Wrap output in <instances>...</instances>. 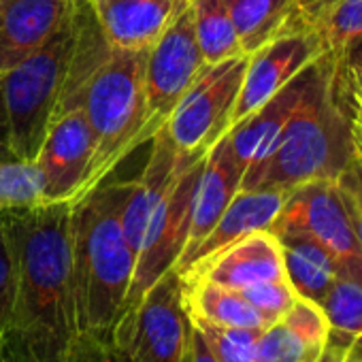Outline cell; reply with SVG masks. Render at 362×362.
<instances>
[{
	"label": "cell",
	"mask_w": 362,
	"mask_h": 362,
	"mask_svg": "<svg viewBox=\"0 0 362 362\" xmlns=\"http://www.w3.org/2000/svg\"><path fill=\"white\" fill-rule=\"evenodd\" d=\"M313 3H317V0H296L298 9H305V7H311Z\"/></svg>",
	"instance_id": "39"
},
{
	"label": "cell",
	"mask_w": 362,
	"mask_h": 362,
	"mask_svg": "<svg viewBox=\"0 0 362 362\" xmlns=\"http://www.w3.org/2000/svg\"><path fill=\"white\" fill-rule=\"evenodd\" d=\"M351 109H354V105H351ZM354 130H356V149L362 156V122L358 119L356 109H354Z\"/></svg>",
	"instance_id": "36"
},
{
	"label": "cell",
	"mask_w": 362,
	"mask_h": 362,
	"mask_svg": "<svg viewBox=\"0 0 362 362\" xmlns=\"http://www.w3.org/2000/svg\"><path fill=\"white\" fill-rule=\"evenodd\" d=\"M9 239L16 298L5 334L43 362H66L77 337L73 286V203H41L0 216Z\"/></svg>",
	"instance_id": "1"
},
{
	"label": "cell",
	"mask_w": 362,
	"mask_h": 362,
	"mask_svg": "<svg viewBox=\"0 0 362 362\" xmlns=\"http://www.w3.org/2000/svg\"><path fill=\"white\" fill-rule=\"evenodd\" d=\"M184 279H207L233 290L254 284L286 279L284 252L279 239L271 230L252 233L218 254L194 262L181 273Z\"/></svg>",
	"instance_id": "14"
},
{
	"label": "cell",
	"mask_w": 362,
	"mask_h": 362,
	"mask_svg": "<svg viewBox=\"0 0 362 362\" xmlns=\"http://www.w3.org/2000/svg\"><path fill=\"white\" fill-rule=\"evenodd\" d=\"M330 62V56H320L317 60H313L273 98H269L262 107H258L254 113L243 117L226 132L233 153L243 168V175L273 151L292 115L326 77Z\"/></svg>",
	"instance_id": "12"
},
{
	"label": "cell",
	"mask_w": 362,
	"mask_h": 362,
	"mask_svg": "<svg viewBox=\"0 0 362 362\" xmlns=\"http://www.w3.org/2000/svg\"><path fill=\"white\" fill-rule=\"evenodd\" d=\"M190 7L205 64H218L237 56H247L241 49L237 30L222 0H190Z\"/></svg>",
	"instance_id": "24"
},
{
	"label": "cell",
	"mask_w": 362,
	"mask_h": 362,
	"mask_svg": "<svg viewBox=\"0 0 362 362\" xmlns=\"http://www.w3.org/2000/svg\"><path fill=\"white\" fill-rule=\"evenodd\" d=\"M181 362H218L211 354V349L207 347V343L203 341L201 332L192 326V332H190V341H188V347H186V354L181 358Z\"/></svg>",
	"instance_id": "35"
},
{
	"label": "cell",
	"mask_w": 362,
	"mask_h": 362,
	"mask_svg": "<svg viewBox=\"0 0 362 362\" xmlns=\"http://www.w3.org/2000/svg\"><path fill=\"white\" fill-rule=\"evenodd\" d=\"M345 362H362V343L354 345V349H351V354H349V358Z\"/></svg>",
	"instance_id": "37"
},
{
	"label": "cell",
	"mask_w": 362,
	"mask_h": 362,
	"mask_svg": "<svg viewBox=\"0 0 362 362\" xmlns=\"http://www.w3.org/2000/svg\"><path fill=\"white\" fill-rule=\"evenodd\" d=\"M0 158H9L7 151H5V147H3V143H0Z\"/></svg>",
	"instance_id": "40"
},
{
	"label": "cell",
	"mask_w": 362,
	"mask_h": 362,
	"mask_svg": "<svg viewBox=\"0 0 362 362\" xmlns=\"http://www.w3.org/2000/svg\"><path fill=\"white\" fill-rule=\"evenodd\" d=\"M203 162H205V153L192 160L181 170L177 181L170 186V190L166 192L158 209L153 211L145 239L136 254L134 275H132V284L128 290L124 313L132 309L139 303V298L164 273L177 269V262L188 243L194 190H197V181H199Z\"/></svg>",
	"instance_id": "10"
},
{
	"label": "cell",
	"mask_w": 362,
	"mask_h": 362,
	"mask_svg": "<svg viewBox=\"0 0 362 362\" xmlns=\"http://www.w3.org/2000/svg\"><path fill=\"white\" fill-rule=\"evenodd\" d=\"M320 58L315 41L303 30H288L250 54L241 90L233 109L230 128L262 107L303 69Z\"/></svg>",
	"instance_id": "13"
},
{
	"label": "cell",
	"mask_w": 362,
	"mask_h": 362,
	"mask_svg": "<svg viewBox=\"0 0 362 362\" xmlns=\"http://www.w3.org/2000/svg\"><path fill=\"white\" fill-rule=\"evenodd\" d=\"M96 139L81 107L56 115L35 162L43 175V203H75L86 186Z\"/></svg>",
	"instance_id": "11"
},
{
	"label": "cell",
	"mask_w": 362,
	"mask_h": 362,
	"mask_svg": "<svg viewBox=\"0 0 362 362\" xmlns=\"http://www.w3.org/2000/svg\"><path fill=\"white\" fill-rule=\"evenodd\" d=\"M205 69L199 49L190 0H177V7L147 52L145 64V113L136 147L151 143L173 109Z\"/></svg>",
	"instance_id": "6"
},
{
	"label": "cell",
	"mask_w": 362,
	"mask_h": 362,
	"mask_svg": "<svg viewBox=\"0 0 362 362\" xmlns=\"http://www.w3.org/2000/svg\"><path fill=\"white\" fill-rule=\"evenodd\" d=\"M275 237L281 243L286 279L296 296L322 305L332 284L341 277L334 258L303 233H279Z\"/></svg>",
	"instance_id": "21"
},
{
	"label": "cell",
	"mask_w": 362,
	"mask_h": 362,
	"mask_svg": "<svg viewBox=\"0 0 362 362\" xmlns=\"http://www.w3.org/2000/svg\"><path fill=\"white\" fill-rule=\"evenodd\" d=\"M43 203V175L35 160L0 158V216Z\"/></svg>",
	"instance_id": "25"
},
{
	"label": "cell",
	"mask_w": 362,
	"mask_h": 362,
	"mask_svg": "<svg viewBox=\"0 0 362 362\" xmlns=\"http://www.w3.org/2000/svg\"><path fill=\"white\" fill-rule=\"evenodd\" d=\"M241 181H243V168L233 153L228 134H224L205 153V162L194 190L188 243L177 262V273L188 264L194 250L218 224V220L222 218L235 194L241 190Z\"/></svg>",
	"instance_id": "15"
},
{
	"label": "cell",
	"mask_w": 362,
	"mask_h": 362,
	"mask_svg": "<svg viewBox=\"0 0 362 362\" xmlns=\"http://www.w3.org/2000/svg\"><path fill=\"white\" fill-rule=\"evenodd\" d=\"M190 332L181 275L173 269L119 317L111 347L124 362H181Z\"/></svg>",
	"instance_id": "7"
},
{
	"label": "cell",
	"mask_w": 362,
	"mask_h": 362,
	"mask_svg": "<svg viewBox=\"0 0 362 362\" xmlns=\"http://www.w3.org/2000/svg\"><path fill=\"white\" fill-rule=\"evenodd\" d=\"M356 153L354 109L332 58L326 77L292 115L273 151L245 170L241 190L290 192L309 181H334Z\"/></svg>",
	"instance_id": "3"
},
{
	"label": "cell",
	"mask_w": 362,
	"mask_h": 362,
	"mask_svg": "<svg viewBox=\"0 0 362 362\" xmlns=\"http://www.w3.org/2000/svg\"><path fill=\"white\" fill-rule=\"evenodd\" d=\"M147 52L149 47H111L77 92L73 109H83L96 139L94 158L79 199L109 179L115 166L136 149L145 113Z\"/></svg>",
	"instance_id": "4"
},
{
	"label": "cell",
	"mask_w": 362,
	"mask_h": 362,
	"mask_svg": "<svg viewBox=\"0 0 362 362\" xmlns=\"http://www.w3.org/2000/svg\"><path fill=\"white\" fill-rule=\"evenodd\" d=\"M354 345H356V339L354 337H347L343 332L330 330L328 343L324 345V349L320 351V356L313 358L311 362H345L349 358Z\"/></svg>",
	"instance_id": "33"
},
{
	"label": "cell",
	"mask_w": 362,
	"mask_h": 362,
	"mask_svg": "<svg viewBox=\"0 0 362 362\" xmlns=\"http://www.w3.org/2000/svg\"><path fill=\"white\" fill-rule=\"evenodd\" d=\"M330 337L324 309L296 296L292 307L258 334L256 362H311Z\"/></svg>",
	"instance_id": "17"
},
{
	"label": "cell",
	"mask_w": 362,
	"mask_h": 362,
	"mask_svg": "<svg viewBox=\"0 0 362 362\" xmlns=\"http://www.w3.org/2000/svg\"><path fill=\"white\" fill-rule=\"evenodd\" d=\"M286 197L288 192L284 190H239L222 214V218L218 220V224L194 250L188 264L179 271V275L188 271L194 262L218 254L220 250L233 245L235 241L252 233L271 230L286 203Z\"/></svg>",
	"instance_id": "19"
},
{
	"label": "cell",
	"mask_w": 362,
	"mask_h": 362,
	"mask_svg": "<svg viewBox=\"0 0 362 362\" xmlns=\"http://www.w3.org/2000/svg\"><path fill=\"white\" fill-rule=\"evenodd\" d=\"M192 326L201 332L218 362H256V347L260 330L218 326L205 320L190 317Z\"/></svg>",
	"instance_id": "27"
},
{
	"label": "cell",
	"mask_w": 362,
	"mask_h": 362,
	"mask_svg": "<svg viewBox=\"0 0 362 362\" xmlns=\"http://www.w3.org/2000/svg\"><path fill=\"white\" fill-rule=\"evenodd\" d=\"M0 362H43L20 339L5 334L0 339Z\"/></svg>",
	"instance_id": "34"
},
{
	"label": "cell",
	"mask_w": 362,
	"mask_h": 362,
	"mask_svg": "<svg viewBox=\"0 0 362 362\" xmlns=\"http://www.w3.org/2000/svg\"><path fill=\"white\" fill-rule=\"evenodd\" d=\"M132 181L105 179L73 203V286L77 330L109 341L124 313L136 256L122 228Z\"/></svg>",
	"instance_id": "2"
},
{
	"label": "cell",
	"mask_w": 362,
	"mask_h": 362,
	"mask_svg": "<svg viewBox=\"0 0 362 362\" xmlns=\"http://www.w3.org/2000/svg\"><path fill=\"white\" fill-rule=\"evenodd\" d=\"M75 37L73 9L39 52L0 73V143L9 158H37L64 92Z\"/></svg>",
	"instance_id": "5"
},
{
	"label": "cell",
	"mask_w": 362,
	"mask_h": 362,
	"mask_svg": "<svg viewBox=\"0 0 362 362\" xmlns=\"http://www.w3.org/2000/svg\"><path fill=\"white\" fill-rule=\"evenodd\" d=\"M77 0H0V73L39 52L71 18Z\"/></svg>",
	"instance_id": "16"
},
{
	"label": "cell",
	"mask_w": 362,
	"mask_h": 362,
	"mask_svg": "<svg viewBox=\"0 0 362 362\" xmlns=\"http://www.w3.org/2000/svg\"><path fill=\"white\" fill-rule=\"evenodd\" d=\"M326 313L330 330L354 337L356 343H362V286L339 277L328 290L326 298L320 305Z\"/></svg>",
	"instance_id": "26"
},
{
	"label": "cell",
	"mask_w": 362,
	"mask_h": 362,
	"mask_svg": "<svg viewBox=\"0 0 362 362\" xmlns=\"http://www.w3.org/2000/svg\"><path fill=\"white\" fill-rule=\"evenodd\" d=\"M345 92H347V90H345ZM347 96H349V100H351V105H354V109H356L358 119L362 122V98H360V96H354V94H349V92H347Z\"/></svg>",
	"instance_id": "38"
},
{
	"label": "cell",
	"mask_w": 362,
	"mask_h": 362,
	"mask_svg": "<svg viewBox=\"0 0 362 362\" xmlns=\"http://www.w3.org/2000/svg\"><path fill=\"white\" fill-rule=\"evenodd\" d=\"M239 292L260 313V317L264 320L267 326L277 322L296 300V292L288 279H273V281L254 284V286L243 288Z\"/></svg>",
	"instance_id": "28"
},
{
	"label": "cell",
	"mask_w": 362,
	"mask_h": 362,
	"mask_svg": "<svg viewBox=\"0 0 362 362\" xmlns=\"http://www.w3.org/2000/svg\"><path fill=\"white\" fill-rule=\"evenodd\" d=\"M250 56L205 64L173 109L164 130L179 153H205L228 130Z\"/></svg>",
	"instance_id": "8"
},
{
	"label": "cell",
	"mask_w": 362,
	"mask_h": 362,
	"mask_svg": "<svg viewBox=\"0 0 362 362\" xmlns=\"http://www.w3.org/2000/svg\"><path fill=\"white\" fill-rule=\"evenodd\" d=\"M337 192L351 222V228L362 245V156L356 153L351 162L334 179Z\"/></svg>",
	"instance_id": "29"
},
{
	"label": "cell",
	"mask_w": 362,
	"mask_h": 362,
	"mask_svg": "<svg viewBox=\"0 0 362 362\" xmlns=\"http://www.w3.org/2000/svg\"><path fill=\"white\" fill-rule=\"evenodd\" d=\"M288 30L307 33L320 56L337 58L362 39V0H317L294 13Z\"/></svg>",
	"instance_id": "20"
},
{
	"label": "cell",
	"mask_w": 362,
	"mask_h": 362,
	"mask_svg": "<svg viewBox=\"0 0 362 362\" xmlns=\"http://www.w3.org/2000/svg\"><path fill=\"white\" fill-rule=\"evenodd\" d=\"M181 290H184V305L190 317L230 328L262 330L267 326L260 313L247 303V298L239 290L207 279L184 277H181Z\"/></svg>",
	"instance_id": "22"
},
{
	"label": "cell",
	"mask_w": 362,
	"mask_h": 362,
	"mask_svg": "<svg viewBox=\"0 0 362 362\" xmlns=\"http://www.w3.org/2000/svg\"><path fill=\"white\" fill-rule=\"evenodd\" d=\"M271 233H303L311 237L334 258L341 277L362 286V245L334 181H309L290 190Z\"/></svg>",
	"instance_id": "9"
},
{
	"label": "cell",
	"mask_w": 362,
	"mask_h": 362,
	"mask_svg": "<svg viewBox=\"0 0 362 362\" xmlns=\"http://www.w3.org/2000/svg\"><path fill=\"white\" fill-rule=\"evenodd\" d=\"M13 298H16V275H13V258L7 233L0 222V339L5 337L11 324V311H13Z\"/></svg>",
	"instance_id": "30"
},
{
	"label": "cell",
	"mask_w": 362,
	"mask_h": 362,
	"mask_svg": "<svg viewBox=\"0 0 362 362\" xmlns=\"http://www.w3.org/2000/svg\"><path fill=\"white\" fill-rule=\"evenodd\" d=\"M237 30L243 54H254L288 33L298 11L296 0H222Z\"/></svg>",
	"instance_id": "23"
},
{
	"label": "cell",
	"mask_w": 362,
	"mask_h": 362,
	"mask_svg": "<svg viewBox=\"0 0 362 362\" xmlns=\"http://www.w3.org/2000/svg\"><path fill=\"white\" fill-rule=\"evenodd\" d=\"M334 69L343 88L362 98V39L334 58Z\"/></svg>",
	"instance_id": "32"
},
{
	"label": "cell",
	"mask_w": 362,
	"mask_h": 362,
	"mask_svg": "<svg viewBox=\"0 0 362 362\" xmlns=\"http://www.w3.org/2000/svg\"><path fill=\"white\" fill-rule=\"evenodd\" d=\"M94 18L111 47H151L168 24L177 0H90Z\"/></svg>",
	"instance_id": "18"
},
{
	"label": "cell",
	"mask_w": 362,
	"mask_h": 362,
	"mask_svg": "<svg viewBox=\"0 0 362 362\" xmlns=\"http://www.w3.org/2000/svg\"><path fill=\"white\" fill-rule=\"evenodd\" d=\"M66 362H124V360L115 354L109 341L96 339L86 332H77V337L73 339L66 351Z\"/></svg>",
	"instance_id": "31"
}]
</instances>
